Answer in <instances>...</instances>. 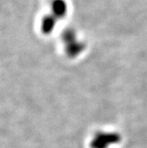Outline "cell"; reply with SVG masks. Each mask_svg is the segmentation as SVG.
<instances>
[{"label":"cell","instance_id":"6da1fadb","mask_svg":"<svg viewBox=\"0 0 147 148\" xmlns=\"http://www.w3.org/2000/svg\"><path fill=\"white\" fill-rule=\"evenodd\" d=\"M120 141V136L116 133H98L92 141V148H107Z\"/></svg>","mask_w":147,"mask_h":148},{"label":"cell","instance_id":"3957f363","mask_svg":"<svg viewBox=\"0 0 147 148\" xmlns=\"http://www.w3.org/2000/svg\"><path fill=\"white\" fill-rule=\"evenodd\" d=\"M57 19L53 17L52 14H49L45 16L42 20V30L45 33H49L54 29L56 24Z\"/></svg>","mask_w":147,"mask_h":148},{"label":"cell","instance_id":"7a4b0ae2","mask_svg":"<svg viewBox=\"0 0 147 148\" xmlns=\"http://www.w3.org/2000/svg\"><path fill=\"white\" fill-rule=\"evenodd\" d=\"M51 14L57 20L63 18L68 12V4L65 0H53Z\"/></svg>","mask_w":147,"mask_h":148}]
</instances>
